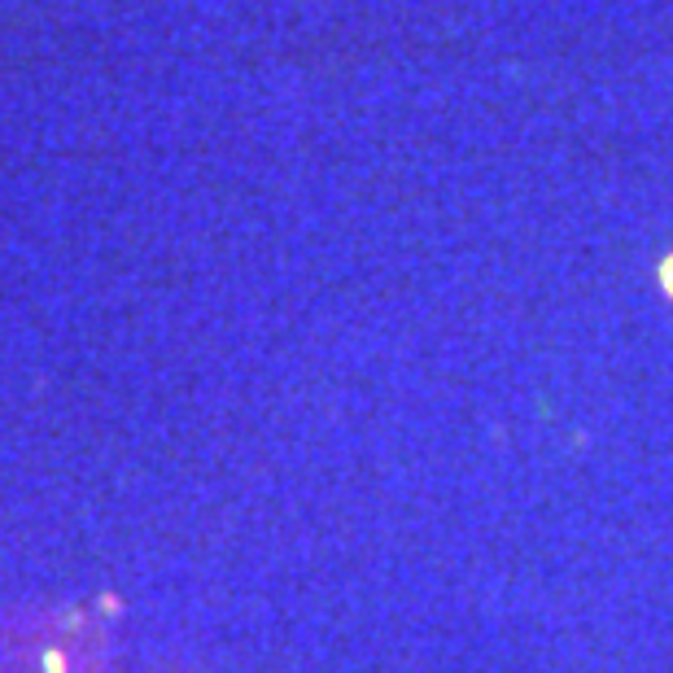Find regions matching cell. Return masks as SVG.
Masks as SVG:
<instances>
[{"label": "cell", "instance_id": "6da1fadb", "mask_svg": "<svg viewBox=\"0 0 673 673\" xmlns=\"http://www.w3.org/2000/svg\"><path fill=\"white\" fill-rule=\"evenodd\" d=\"M657 285H661V294L673 302V250L657 263Z\"/></svg>", "mask_w": 673, "mask_h": 673}]
</instances>
